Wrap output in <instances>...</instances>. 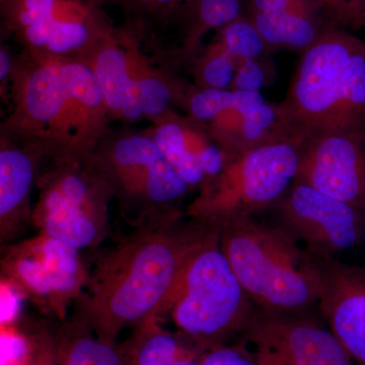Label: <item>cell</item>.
I'll list each match as a JSON object with an SVG mask.
<instances>
[{
  "label": "cell",
  "mask_w": 365,
  "mask_h": 365,
  "mask_svg": "<svg viewBox=\"0 0 365 365\" xmlns=\"http://www.w3.org/2000/svg\"><path fill=\"white\" fill-rule=\"evenodd\" d=\"M172 98L167 81L143 66L131 55L130 83L120 116L135 121L143 116L158 117L163 114Z\"/></svg>",
  "instance_id": "7402d4cb"
},
{
  "label": "cell",
  "mask_w": 365,
  "mask_h": 365,
  "mask_svg": "<svg viewBox=\"0 0 365 365\" xmlns=\"http://www.w3.org/2000/svg\"><path fill=\"white\" fill-rule=\"evenodd\" d=\"M1 279L47 319H66L90 279L88 261L68 242L38 232L1 246Z\"/></svg>",
  "instance_id": "9c48e42d"
},
{
  "label": "cell",
  "mask_w": 365,
  "mask_h": 365,
  "mask_svg": "<svg viewBox=\"0 0 365 365\" xmlns=\"http://www.w3.org/2000/svg\"><path fill=\"white\" fill-rule=\"evenodd\" d=\"M95 56L88 63L102 88L109 113L120 116L130 83L131 52L118 43L112 31L93 45Z\"/></svg>",
  "instance_id": "ffe728a7"
},
{
  "label": "cell",
  "mask_w": 365,
  "mask_h": 365,
  "mask_svg": "<svg viewBox=\"0 0 365 365\" xmlns=\"http://www.w3.org/2000/svg\"><path fill=\"white\" fill-rule=\"evenodd\" d=\"M11 73V61L6 50H0V79L4 81Z\"/></svg>",
  "instance_id": "836d02e7"
},
{
  "label": "cell",
  "mask_w": 365,
  "mask_h": 365,
  "mask_svg": "<svg viewBox=\"0 0 365 365\" xmlns=\"http://www.w3.org/2000/svg\"><path fill=\"white\" fill-rule=\"evenodd\" d=\"M269 48L304 51L318 39L329 21L318 16L292 13L253 14L247 16Z\"/></svg>",
  "instance_id": "44dd1931"
},
{
  "label": "cell",
  "mask_w": 365,
  "mask_h": 365,
  "mask_svg": "<svg viewBox=\"0 0 365 365\" xmlns=\"http://www.w3.org/2000/svg\"><path fill=\"white\" fill-rule=\"evenodd\" d=\"M90 162L101 173L132 227L157 225L185 215L178 208L190 190L163 157L153 136L118 139Z\"/></svg>",
  "instance_id": "52a82bcc"
},
{
  "label": "cell",
  "mask_w": 365,
  "mask_h": 365,
  "mask_svg": "<svg viewBox=\"0 0 365 365\" xmlns=\"http://www.w3.org/2000/svg\"><path fill=\"white\" fill-rule=\"evenodd\" d=\"M220 246L257 309L295 313L319 304V259L279 222L227 220L220 225Z\"/></svg>",
  "instance_id": "277c9868"
},
{
  "label": "cell",
  "mask_w": 365,
  "mask_h": 365,
  "mask_svg": "<svg viewBox=\"0 0 365 365\" xmlns=\"http://www.w3.org/2000/svg\"><path fill=\"white\" fill-rule=\"evenodd\" d=\"M280 225L312 254L334 257L354 248L365 235V212L294 181L276 204Z\"/></svg>",
  "instance_id": "7c38bea8"
},
{
  "label": "cell",
  "mask_w": 365,
  "mask_h": 365,
  "mask_svg": "<svg viewBox=\"0 0 365 365\" xmlns=\"http://www.w3.org/2000/svg\"><path fill=\"white\" fill-rule=\"evenodd\" d=\"M302 145L281 139L234 155L220 175L199 190L185 215L220 225L275 207L297 179Z\"/></svg>",
  "instance_id": "8992f818"
},
{
  "label": "cell",
  "mask_w": 365,
  "mask_h": 365,
  "mask_svg": "<svg viewBox=\"0 0 365 365\" xmlns=\"http://www.w3.org/2000/svg\"><path fill=\"white\" fill-rule=\"evenodd\" d=\"M295 181L365 212V130L304 143Z\"/></svg>",
  "instance_id": "4fadbf2b"
},
{
  "label": "cell",
  "mask_w": 365,
  "mask_h": 365,
  "mask_svg": "<svg viewBox=\"0 0 365 365\" xmlns=\"http://www.w3.org/2000/svg\"><path fill=\"white\" fill-rule=\"evenodd\" d=\"M218 31L220 34L216 43L235 61L258 59L269 48L246 14Z\"/></svg>",
  "instance_id": "d4e9b609"
},
{
  "label": "cell",
  "mask_w": 365,
  "mask_h": 365,
  "mask_svg": "<svg viewBox=\"0 0 365 365\" xmlns=\"http://www.w3.org/2000/svg\"><path fill=\"white\" fill-rule=\"evenodd\" d=\"M163 323L158 317L146 319L119 343L127 365H200L207 351Z\"/></svg>",
  "instance_id": "e0dca14e"
},
{
  "label": "cell",
  "mask_w": 365,
  "mask_h": 365,
  "mask_svg": "<svg viewBox=\"0 0 365 365\" xmlns=\"http://www.w3.org/2000/svg\"><path fill=\"white\" fill-rule=\"evenodd\" d=\"M209 125L213 139L232 157L263 144L292 138L279 105L269 104L266 101L249 109L230 108L211 120Z\"/></svg>",
  "instance_id": "2e32d148"
},
{
  "label": "cell",
  "mask_w": 365,
  "mask_h": 365,
  "mask_svg": "<svg viewBox=\"0 0 365 365\" xmlns=\"http://www.w3.org/2000/svg\"><path fill=\"white\" fill-rule=\"evenodd\" d=\"M302 54L279 104L289 136L304 143L365 130V42L329 23Z\"/></svg>",
  "instance_id": "3957f363"
},
{
  "label": "cell",
  "mask_w": 365,
  "mask_h": 365,
  "mask_svg": "<svg viewBox=\"0 0 365 365\" xmlns=\"http://www.w3.org/2000/svg\"><path fill=\"white\" fill-rule=\"evenodd\" d=\"M198 1L199 0H177V13L182 11L187 14L190 20H192Z\"/></svg>",
  "instance_id": "d6a6232c"
},
{
  "label": "cell",
  "mask_w": 365,
  "mask_h": 365,
  "mask_svg": "<svg viewBox=\"0 0 365 365\" xmlns=\"http://www.w3.org/2000/svg\"><path fill=\"white\" fill-rule=\"evenodd\" d=\"M125 6L137 14L169 16L177 14V0H121Z\"/></svg>",
  "instance_id": "1f68e13d"
},
{
  "label": "cell",
  "mask_w": 365,
  "mask_h": 365,
  "mask_svg": "<svg viewBox=\"0 0 365 365\" xmlns=\"http://www.w3.org/2000/svg\"><path fill=\"white\" fill-rule=\"evenodd\" d=\"M2 7L7 23L35 52L63 56L93 47L110 31L85 0H4Z\"/></svg>",
  "instance_id": "8fae6325"
},
{
  "label": "cell",
  "mask_w": 365,
  "mask_h": 365,
  "mask_svg": "<svg viewBox=\"0 0 365 365\" xmlns=\"http://www.w3.org/2000/svg\"><path fill=\"white\" fill-rule=\"evenodd\" d=\"M180 216L134 228L114 244L90 252V279L72 314L101 339L158 317L190 253L215 223Z\"/></svg>",
  "instance_id": "6da1fadb"
},
{
  "label": "cell",
  "mask_w": 365,
  "mask_h": 365,
  "mask_svg": "<svg viewBox=\"0 0 365 365\" xmlns=\"http://www.w3.org/2000/svg\"><path fill=\"white\" fill-rule=\"evenodd\" d=\"M200 365H259L248 342L242 339L208 350Z\"/></svg>",
  "instance_id": "f1b7e54d"
},
{
  "label": "cell",
  "mask_w": 365,
  "mask_h": 365,
  "mask_svg": "<svg viewBox=\"0 0 365 365\" xmlns=\"http://www.w3.org/2000/svg\"><path fill=\"white\" fill-rule=\"evenodd\" d=\"M39 153L4 145L0 150V244L20 241L32 225L31 193Z\"/></svg>",
  "instance_id": "9a60e30c"
},
{
  "label": "cell",
  "mask_w": 365,
  "mask_h": 365,
  "mask_svg": "<svg viewBox=\"0 0 365 365\" xmlns=\"http://www.w3.org/2000/svg\"><path fill=\"white\" fill-rule=\"evenodd\" d=\"M235 72V60L218 43L209 50L199 69L204 88L215 90H232Z\"/></svg>",
  "instance_id": "4316f807"
},
{
  "label": "cell",
  "mask_w": 365,
  "mask_h": 365,
  "mask_svg": "<svg viewBox=\"0 0 365 365\" xmlns=\"http://www.w3.org/2000/svg\"><path fill=\"white\" fill-rule=\"evenodd\" d=\"M153 138L190 190L202 188L206 177L200 160L212 141L191 125L175 119L158 125Z\"/></svg>",
  "instance_id": "d6986e66"
},
{
  "label": "cell",
  "mask_w": 365,
  "mask_h": 365,
  "mask_svg": "<svg viewBox=\"0 0 365 365\" xmlns=\"http://www.w3.org/2000/svg\"><path fill=\"white\" fill-rule=\"evenodd\" d=\"M48 319L54 336L58 365H127L119 342L101 339L73 314L62 321Z\"/></svg>",
  "instance_id": "ac0fdd59"
},
{
  "label": "cell",
  "mask_w": 365,
  "mask_h": 365,
  "mask_svg": "<svg viewBox=\"0 0 365 365\" xmlns=\"http://www.w3.org/2000/svg\"><path fill=\"white\" fill-rule=\"evenodd\" d=\"M32 225L38 232L93 251L109 237L111 187L93 163H57L38 178Z\"/></svg>",
  "instance_id": "ba28073f"
},
{
  "label": "cell",
  "mask_w": 365,
  "mask_h": 365,
  "mask_svg": "<svg viewBox=\"0 0 365 365\" xmlns=\"http://www.w3.org/2000/svg\"><path fill=\"white\" fill-rule=\"evenodd\" d=\"M259 365H354L326 322L309 311L257 309L244 335Z\"/></svg>",
  "instance_id": "30bf717a"
},
{
  "label": "cell",
  "mask_w": 365,
  "mask_h": 365,
  "mask_svg": "<svg viewBox=\"0 0 365 365\" xmlns=\"http://www.w3.org/2000/svg\"><path fill=\"white\" fill-rule=\"evenodd\" d=\"M326 20L342 28H359L365 24L361 0H314Z\"/></svg>",
  "instance_id": "83f0119b"
},
{
  "label": "cell",
  "mask_w": 365,
  "mask_h": 365,
  "mask_svg": "<svg viewBox=\"0 0 365 365\" xmlns=\"http://www.w3.org/2000/svg\"><path fill=\"white\" fill-rule=\"evenodd\" d=\"M317 258L322 269V317L353 362L365 365V268L334 257Z\"/></svg>",
  "instance_id": "5bb4252c"
},
{
  "label": "cell",
  "mask_w": 365,
  "mask_h": 365,
  "mask_svg": "<svg viewBox=\"0 0 365 365\" xmlns=\"http://www.w3.org/2000/svg\"><path fill=\"white\" fill-rule=\"evenodd\" d=\"M299 13L325 19L314 0H247L246 16L265 13Z\"/></svg>",
  "instance_id": "f546056e"
},
{
  "label": "cell",
  "mask_w": 365,
  "mask_h": 365,
  "mask_svg": "<svg viewBox=\"0 0 365 365\" xmlns=\"http://www.w3.org/2000/svg\"><path fill=\"white\" fill-rule=\"evenodd\" d=\"M247 0H199L190 25L188 45L193 47L209 30H220L246 14Z\"/></svg>",
  "instance_id": "cb8c5ba5"
},
{
  "label": "cell",
  "mask_w": 365,
  "mask_h": 365,
  "mask_svg": "<svg viewBox=\"0 0 365 365\" xmlns=\"http://www.w3.org/2000/svg\"><path fill=\"white\" fill-rule=\"evenodd\" d=\"M362 7H364V13L365 16V0H361Z\"/></svg>",
  "instance_id": "e575fe53"
},
{
  "label": "cell",
  "mask_w": 365,
  "mask_h": 365,
  "mask_svg": "<svg viewBox=\"0 0 365 365\" xmlns=\"http://www.w3.org/2000/svg\"><path fill=\"white\" fill-rule=\"evenodd\" d=\"M41 54L16 81V126L34 141L41 137L39 155L57 163L88 162L109 113L102 88L88 63Z\"/></svg>",
  "instance_id": "7a4b0ae2"
},
{
  "label": "cell",
  "mask_w": 365,
  "mask_h": 365,
  "mask_svg": "<svg viewBox=\"0 0 365 365\" xmlns=\"http://www.w3.org/2000/svg\"><path fill=\"white\" fill-rule=\"evenodd\" d=\"M256 311L223 254L215 223L190 253L158 318L169 319L208 351L242 339Z\"/></svg>",
  "instance_id": "5b68a950"
},
{
  "label": "cell",
  "mask_w": 365,
  "mask_h": 365,
  "mask_svg": "<svg viewBox=\"0 0 365 365\" xmlns=\"http://www.w3.org/2000/svg\"><path fill=\"white\" fill-rule=\"evenodd\" d=\"M265 102L261 93L203 88L190 100V113L197 121L209 122L230 108H252Z\"/></svg>",
  "instance_id": "603a6c76"
},
{
  "label": "cell",
  "mask_w": 365,
  "mask_h": 365,
  "mask_svg": "<svg viewBox=\"0 0 365 365\" xmlns=\"http://www.w3.org/2000/svg\"><path fill=\"white\" fill-rule=\"evenodd\" d=\"M237 66L232 90L260 93L265 83V72L258 59L241 60Z\"/></svg>",
  "instance_id": "4dcf8cb0"
},
{
  "label": "cell",
  "mask_w": 365,
  "mask_h": 365,
  "mask_svg": "<svg viewBox=\"0 0 365 365\" xmlns=\"http://www.w3.org/2000/svg\"><path fill=\"white\" fill-rule=\"evenodd\" d=\"M24 353L19 365H58L49 319L31 323L21 331Z\"/></svg>",
  "instance_id": "484cf974"
}]
</instances>
